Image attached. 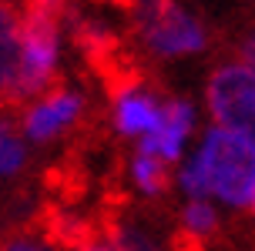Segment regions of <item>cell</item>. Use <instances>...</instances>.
<instances>
[{
    "label": "cell",
    "instance_id": "cell-1",
    "mask_svg": "<svg viewBox=\"0 0 255 251\" xmlns=\"http://www.w3.org/2000/svg\"><path fill=\"white\" fill-rule=\"evenodd\" d=\"M205 174L208 198L229 208H249L255 198V141L212 124L191 154Z\"/></svg>",
    "mask_w": 255,
    "mask_h": 251
},
{
    "label": "cell",
    "instance_id": "cell-2",
    "mask_svg": "<svg viewBox=\"0 0 255 251\" xmlns=\"http://www.w3.org/2000/svg\"><path fill=\"white\" fill-rule=\"evenodd\" d=\"M67 0H27L24 13V54H20V81L17 97L30 100L51 87L61 57V17Z\"/></svg>",
    "mask_w": 255,
    "mask_h": 251
},
{
    "label": "cell",
    "instance_id": "cell-3",
    "mask_svg": "<svg viewBox=\"0 0 255 251\" xmlns=\"http://www.w3.org/2000/svg\"><path fill=\"white\" fill-rule=\"evenodd\" d=\"M134 27L144 47L158 57H188L208 44L202 20L185 10L178 0H138Z\"/></svg>",
    "mask_w": 255,
    "mask_h": 251
},
{
    "label": "cell",
    "instance_id": "cell-4",
    "mask_svg": "<svg viewBox=\"0 0 255 251\" xmlns=\"http://www.w3.org/2000/svg\"><path fill=\"white\" fill-rule=\"evenodd\" d=\"M205 100L218 127L255 141V67L242 61L218 67L208 77Z\"/></svg>",
    "mask_w": 255,
    "mask_h": 251
},
{
    "label": "cell",
    "instance_id": "cell-5",
    "mask_svg": "<svg viewBox=\"0 0 255 251\" xmlns=\"http://www.w3.org/2000/svg\"><path fill=\"white\" fill-rule=\"evenodd\" d=\"M84 111V100L77 90L57 87L51 94H40L30 100V107L24 111V138L34 144H47V141L61 138L64 131H71L77 124V117Z\"/></svg>",
    "mask_w": 255,
    "mask_h": 251
},
{
    "label": "cell",
    "instance_id": "cell-6",
    "mask_svg": "<svg viewBox=\"0 0 255 251\" xmlns=\"http://www.w3.org/2000/svg\"><path fill=\"white\" fill-rule=\"evenodd\" d=\"M191 127H195V107L181 97H171L161 107L158 127L148 138H141L138 151L151 154V158H161L165 164H175V161H181V151H185V141H188Z\"/></svg>",
    "mask_w": 255,
    "mask_h": 251
},
{
    "label": "cell",
    "instance_id": "cell-7",
    "mask_svg": "<svg viewBox=\"0 0 255 251\" xmlns=\"http://www.w3.org/2000/svg\"><path fill=\"white\" fill-rule=\"evenodd\" d=\"M165 100H158L148 87L128 84L115 97V127L125 138H148L161 121Z\"/></svg>",
    "mask_w": 255,
    "mask_h": 251
},
{
    "label": "cell",
    "instance_id": "cell-8",
    "mask_svg": "<svg viewBox=\"0 0 255 251\" xmlns=\"http://www.w3.org/2000/svg\"><path fill=\"white\" fill-rule=\"evenodd\" d=\"M20 54H24V17L7 0H0V100L17 97Z\"/></svg>",
    "mask_w": 255,
    "mask_h": 251
},
{
    "label": "cell",
    "instance_id": "cell-9",
    "mask_svg": "<svg viewBox=\"0 0 255 251\" xmlns=\"http://www.w3.org/2000/svg\"><path fill=\"white\" fill-rule=\"evenodd\" d=\"M131 181H134V188H138L141 194L158 198V194L168 191V164L161 161V158H151V154L138 151L134 161H131Z\"/></svg>",
    "mask_w": 255,
    "mask_h": 251
},
{
    "label": "cell",
    "instance_id": "cell-10",
    "mask_svg": "<svg viewBox=\"0 0 255 251\" xmlns=\"http://www.w3.org/2000/svg\"><path fill=\"white\" fill-rule=\"evenodd\" d=\"M27 164V148L13 121L0 111V177H13Z\"/></svg>",
    "mask_w": 255,
    "mask_h": 251
},
{
    "label": "cell",
    "instance_id": "cell-11",
    "mask_svg": "<svg viewBox=\"0 0 255 251\" xmlns=\"http://www.w3.org/2000/svg\"><path fill=\"white\" fill-rule=\"evenodd\" d=\"M181 228H185V235L195 238V241L208 238V235L218 228L215 204H212L208 198H188V204L181 208Z\"/></svg>",
    "mask_w": 255,
    "mask_h": 251
},
{
    "label": "cell",
    "instance_id": "cell-12",
    "mask_svg": "<svg viewBox=\"0 0 255 251\" xmlns=\"http://www.w3.org/2000/svg\"><path fill=\"white\" fill-rule=\"evenodd\" d=\"M111 241H115L118 251H165L144 228H138V225H118L115 235H111Z\"/></svg>",
    "mask_w": 255,
    "mask_h": 251
},
{
    "label": "cell",
    "instance_id": "cell-13",
    "mask_svg": "<svg viewBox=\"0 0 255 251\" xmlns=\"http://www.w3.org/2000/svg\"><path fill=\"white\" fill-rule=\"evenodd\" d=\"M178 184H181V191H185L188 198H208V184H205V174H202V167H198L195 158H188V161L181 164Z\"/></svg>",
    "mask_w": 255,
    "mask_h": 251
},
{
    "label": "cell",
    "instance_id": "cell-14",
    "mask_svg": "<svg viewBox=\"0 0 255 251\" xmlns=\"http://www.w3.org/2000/svg\"><path fill=\"white\" fill-rule=\"evenodd\" d=\"M0 251H54V245L44 241L40 235H13L0 245Z\"/></svg>",
    "mask_w": 255,
    "mask_h": 251
},
{
    "label": "cell",
    "instance_id": "cell-15",
    "mask_svg": "<svg viewBox=\"0 0 255 251\" xmlns=\"http://www.w3.org/2000/svg\"><path fill=\"white\" fill-rule=\"evenodd\" d=\"M239 57H242V64H249V67H255V27L245 34L242 47H239Z\"/></svg>",
    "mask_w": 255,
    "mask_h": 251
},
{
    "label": "cell",
    "instance_id": "cell-16",
    "mask_svg": "<svg viewBox=\"0 0 255 251\" xmlns=\"http://www.w3.org/2000/svg\"><path fill=\"white\" fill-rule=\"evenodd\" d=\"M74 251H118V248H115V241H101V238H94V241H81Z\"/></svg>",
    "mask_w": 255,
    "mask_h": 251
},
{
    "label": "cell",
    "instance_id": "cell-17",
    "mask_svg": "<svg viewBox=\"0 0 255 251\" xmlns=\"http://www.w3.org/2000/svg\"><path fill=\"white\" fill-rule=\"evenodd\" d=\"M249 211H252V214H255V198H252V204H249Z\"/></svg>",
    "mask_w": 255,
    "mask_h": 251
}]
</instances>
